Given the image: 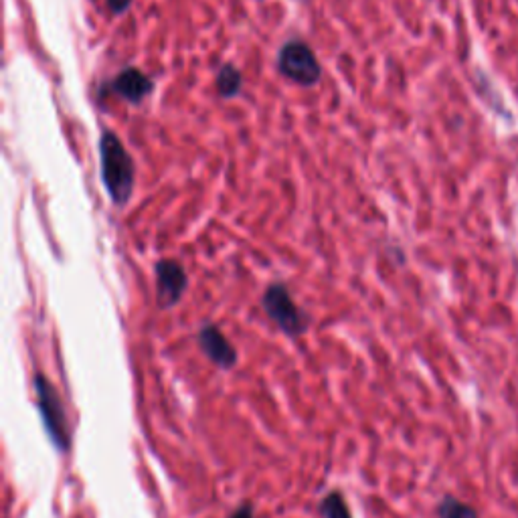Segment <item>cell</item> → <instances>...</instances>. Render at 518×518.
<instances>
[{"label":"cell","instance_id":"8","mask_svg":"<svg viewBox=\"0 0 518 518\" xmlns=\"http://www.w3.org/2000/svg\"><path fill=\"white\" fill-rule=\"evenodd\" d=\"M318 510H320L322 518H353L351 508H349V504H347V498H344V494L338 492V490L328 492V494L320 500Z\"/></svg>","mask_w":518,"mask_h":518},{"label":"cell","instance_id":"6","mask_svg":"<svg viewBox=\"0 0 518 518\" xmlns=\"http://www.w3.org/2000/svg\"><path fill=\"white\" fill-rule=\"evenodd\" d=\"M197 342L203 351V355L221 371H231L237 361V349L229 342V338L215 326V324H205L199 334Z\"/></svg>","mask_w":518,"mask_h":518},{"label":"cell","instance_id":"9","mask_svg":"<svg viewBox=\"0 0 518 518\" xmlns=\"http://www.w3.org/2000/svg\"><path fill=\"white\" fill-rule=\"evenodd\" d=\"M241 85H243V77L241 71L227 63L221 67L219 75H217V90L223 98H235L241 92Z\"/></svg>","mask_w":518,"mask_h":518},{"label":"cell","instance_id":"3","mask_svg":"<svg viewBox=\"0 0 518 518\" xmlns=\"http://www.w3.org/2000/svg\"><path fill=\"white\" fill-rule=\"evenodd\" d=\"M262 306L270 320L288 336L296 338L302 336L308 330V316L298 308V304L292 300L290 292L282 284H274L266 290L262 298Z\"/></svg>","mask_w":518,"mask_h":518},{"label":"cell","instance_id":"12","mask_svg":"<svg viewBox=\"0 0 518 518\" xmlns=\"http://www.w3.org/2000/svg\"><path fill=\"white\" fill-rule=\"evenodd\" d=\"M130 3H132V0H108V7H110L112 13L122 15V13H126V9L130 7Z\"/></svg>","mask_w":518,"mask_h":518},{"label":"cell","instance_id":"5","mask_svg":"<svg viewBox=\"0 0 518 518\" xmlns=\"http://www.w3.org/2000/svg\"><path fill=\"white\" fill-rule=\"evenodd\" d=\"M156 274V300L162 310L177 306L187 290L189 278L183 266L175 259H160L154 268Z\"/></svg>","mask_w":518,"mask_h":518},{"label":"cell","instance_id":"7","mask_svg":"<svg viewBox=\"0 0 518 518\" xmlns=\"http://www.w3.org/2000/svg\"><path fill=\"white\" fill-rule=\"evenodd\" d=\"M110 88H112V94H116L124 102H130V104L138 106L152 92L154 83L140 69L128 67L110 83Z\"/></svg>","mask_w":518,"mask_h":518},{"label":"cell","instance_id":"2","mask_svg":"<svg viewBox=\"0 0 518 518\" xmlns=\"http://www.w3.org/2000/svg\"><path fill=\"white\" fill-rule=\"evenodd\" d=\"M33 387H35L37 411L41 415L43 427L47 431L53 448L61 454H67L71 450V431H69L67 411L63 407V399H61L59 391L43 373L35 375Z\"/></svg>","mask_w":518,"mask_h":518},{"label":"cell","instance_id":"10","mask_svg":"<svg viewBox=\"0 0 518 518\" xmlns=\"http://www.w3.org/2000/svg\"><path fill=\"white\" fill-rule=\"evenodd\" d=\"M438 518H480V516L470 504L458 500L452 494H446L438 504Z\"/></svg>","mask_w":518,"mask_h":518},{"label":"cell","instance_id":"11","mask_svg":"<svg viewBox=\"0 0 518 518\" xmlns=\"http://www.w3.org/2000/svg\"><path fill=\"white\" fill-rule=\"evenodd\" d=\"M227 518H255V510L251 502H243L241 506H237Z\"/></svg>","mask_w":518,"mask_h":518},{"label":"cell","instance_id":"1","mask_svg":"<svg viewBox=\"0 0 518 518\" xmlns=\"http://www.w3.org/2000/svg\"><path fill=\"white\" fill-rule=\"evenodd\" d=\"M100 162L102 181L110 199L124 207L134 191V162L120 138L112 132H104L100 140Z\"/></svg>","mask_w":518,"mask_h":518},{"label":"cell","instance_id":"4","mask_svg":"<svg viewBox=\"0 0 518 518\" xmlns=\"http://www.w3.org/2000/svg\"><path fill=\"white\" fill-rule=\"evenodd\" d=\"M278 69L284 77L298 85H306V88L318 83L322 77V69L314 51L300 41H290L282 47L278 55Z\"/></svg>","mask_w":518,"mask_h":518}]
</instances>
